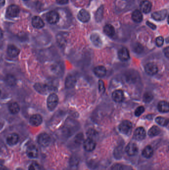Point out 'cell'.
Wrapping results in <instances>:
<instances>
[{"label":"cell","instance_id":"obj_1","mask_svg":"<svg viewBox=\"0 0 169 170\" xmlns=\"http://www.w3.org/2000/svg\"><path fill=\"white\" fill-rule=\"evenodd\" d=\"M132 123L128 120L122 121L119 126V131L125 135L129 134L132 130Z\"/></svg>","mask_w":169,"mask_h":170},{"label":"cell","instance_id":"obj_2","mask_svg":"<svg viewBox=\"0 0 169 170\" xmlns=\"http://www.w3.org/2000/svg\"><path fill=\"white\" fill-rule=\"evenodd\" d=\"M59 98L57 94L52 93L49 96L47 99V107L50 110H53L58 104Z\"/></svg>","mask_w":169,"mask_h":170},{"label":"cell","instance_id":"obj_3","mask_svg":"<svg viewBox=\"0 0 169 170\" xmlns=\"http://www.w3.org/2000/svg\"><path fill=\"white\" fill-rule=\"evenodd\" d=\"M37 141L39 144H40L41 146L43 147H47L51 143V139L47 133H42L39 135Z\"/></svg>","mask_w":169,"mask_h":170},{"label":"cell","instance_id":"obj_4","mask_svg":"<svg viewBox=\"0 0 169 170\" xmlns=\"http://www.w3.org/2000/svg\"><path fill=\"white\" fill-rule=\"evenodd\" d=\"M20 13V9L19 6L16 5H11L8 7L7 10V15L9 17H16L19 16Z\"/></svg>","mask_w":169,"mask_h":170},{"label":"cell","instance_id":"obj_5","mask_svg":"<svg viewBox=\"0 0 169 170\" xmlns=\"http://www.w3.org/2000/svg\"><path fill=\"white\" fill-rule=\"evenodd\" d=\"M60 17L57 11H50L47 14L46 16V20L47 22L50 24H55L59 20Z\"/></svg>","mask_w":169,"mask_h":170},{"label":"cell","instance_id":"obj_6","mask_svg":"<svg viewBox=\"0 0 169 170\" xmlns=\"http://www.w3.org/2000/svg\"><path fill=\"white\" fill-rule=\"evenodd\" d=\"M138 148L137 145L134 143H128L125 148V152L129 156H135L137 154Z\"/></svg>","mask_w":169,"mask_h":170},{"label":"cell","instance_id":"obj_7","mask_svg":"<svg viewBox=\"0 0 169 170\" xmlns=\"http://www.w3.org/2000/svg\"><path fill=\"white\" fill-rule=\"evenodd\" d=\"M146 137V131L143 127H138L136 129L134 135V138L137 141L143 140Z\"/></svg>","mask_w":169,"mask_h":170},{"label":"cell","instance_id":"obj_8","mask_svg":"<svg viewBox=\"0 0 169 170\" xmlns=\"http://www.w3.org/2000/svg\"><path fill=\"white\" fill-rule=\"evenodd\" d=\"M26 154L30 158H36L38 156V150L34 145H30L26 149Z\"/></svg>","mask_w":169,"mask_h":170},{"label":"cell","instance_id":"obj_9","mask_svg":"<svg viewBox=\"0 0 169 170\" xmlns=\"http://www.w3.org/2000/svg\"><path fill=\"white\" fill-rule=\"evenodd\" d=\"M145 71L147 74L153 76L158 73V67L154 63H148L145 65Z\"/></svg>","mask_w":169,"mask_h":170},{"label":"cell","instance_id":"obj_10","mask_svg":"<svg viewBox=\"0 0 169 170\" xmlns=\"http://www.w3.org/2000/svg\"><path fill=\"white\" fill-rule=\"evenodd\" d=\"M96 147V143L92 138H88L84 141L83 147L86 151L88 152L92 151Z\"/></svg>","mask_w":169,"mask_h":170},{"label":"cell","instance_id":"obj_11","mask_svg":"<svg viewBox=\"0 0 169 170\" xmlns=\"http://www.w3.org/2000/svg\"><path fill=\"white\" fill-rule=\"evenodd\" d=\"M77 17L81 22L86 23L90 20V14L85 9H82L79 11L77 14Z\"/></svg>","mask_w":169,"mask_h":170},{"label":"cell","instance_id":"obj_12","mask_svg":"<svg viewBox=\"0 0 169 170\" xmlns=\"http://www.w3.org/2000/svg\"><path fill=\"white\" fill-rule=\"evenodd\" d=\"M118 57L122 61H126L130 58L129 51L125 47H122L118 52Z\"/></svg>","mask_w":169,"mask_h":170},{"label":"cell","instance_id":"obj_13","mask_svg":"<svg viewBox=\"0 0 169 170\" xmlns=\"http://www.w3.org/2000/svg\"><path fill=\"white\" fill-rule=\"evenodd\" d=\"M34 88L36 91L40 94H46L51 90L50 87L47 85L43 84L41 83H36L34 85Z\"/></svg>","mask_w":169,"mask_h":170},{"label":"cell","instance_id":"obj_14","mask_svg":"<svg viewBox=\"0 0 169 170\" xmlns=\"http://www.w3.org/2000/svg\"><path fill=\"white\" fill-rule=\"evenodd\" d=\"M167 15V11L166 10H163L160 11H155L153 13L152 17L155 20H164L166 17Z\"/></svg>","mask_w":169,"mask_h":170},{"label":"cell","instance_id":"obj_15","mask_svg":"<svg viewBox=\"0 0 169 170\" xmlns=\"http://www.w3.org/2000/svg\"><path fill=\"white\" fill-rule=\"evenodd\" d=\"M77 82V79L72 75H68L65 79V86L67 89H71L74 87Z\"/></svg>","mask_w":169,"mask_h":170},{"label":"cell","instance_id":"obj_16","mask_svg":"<svg viewBox=\"0 0 169 170\" xmlns=\"http://www.w3.org/2000/svg\"><path fill=\"white\" fill-rule=\"evenodd\" d=\"M32 24L36 29H41L44 26L45 23L41 17L38 16H35L32 19Z\"/></svg>","mask_w":169,"mask_h":170},{"label":"cell","instance_id":"obj_17","mask_svg":"<svg viewBox=\"0 0 169 170\" xmlns=\"http://www.w3.org/2000/svg\"><path fill=\"white\" fill-rule=\"evenodd\" d=\"M140 10L143 13L147 14L149 13L152 9V4L150 2L147 0H145L140 3Z\"/></svg>","mask_w":169,"mask_h":170},{"label":"cell","instance_id":"obj_18","mask_svg":"<svg viewBox=\"0 0 169 170\" xmlns=\"http://www.w3.org/2000/svg\"><path fill=\"white\" fill-rule=\"evenodd\" d=\"M19 136L17 133H11L7 138V142L10 146L17 144L19 142Z\"/></svg>","mask_w":169,"mask_h":170},{"label":"cell","instance_id":"obj_19","mask_svg":"<svg viewBox=\"0 0 169 170\" xmlns=\"http://www.w3.org/2000/svg\"><path fill=\"white\" fill-rule=\"evenodd\" d=\"M20 52V49L14 45H10L8 47V54L10 57H17L19 54Z\"/></svg>","mask_w":169,"mask_h":170},{"label":"cell","instance_id":"obj_20","mask_svg":"<svg viewBox=\"0 0 169 170\" xmlns=\"http://www.w3.org/2000/svg\"><path fill=\"white\" fill-rule=\"evenodd\" d=\"M94 74L99 78L104 77L106 75L107 70L106 68L103 66H97L93 70Z\"/></svg>","mask_w":169,"mask_h":170},{"label":"cell","instance_id":"obj_21","mask_svg":"<svg viewBox=\"0 0 169 170\" xmlns=\"http://www.w3.org/2000/svg\"><path fill=\"white\" fill-rule=\"evenodd\" d=\"M112 97L114 101H115L117 103L122 102L124 100V92L121 90L115 91L113 93Z\"/></svg>","mask_w":169,"mask_h":170},{"label":"cell","instance_id":"obj_22","mask_svg":"<svg viewBox=\"0 0 169 170\" xmlns=\"http://www.w3.org/2000/svg\"><path fill=\"white\" fill-rule=\"evenodd\" d=\"M29 122L32 125L39 126L41 124L42 117L39 114H34L30 117Z\"/></svg>","mask_w":169,"mask_h":170},{"label":"cell","instance_id":"obj_23","mask_svg":"<svg viewBox=\"0 0 169 170\" xmlns=\"http://www.w3.org/2000/svg\"><path fill=\"white\" fill-rule=\"evenodd\" d=\"M158 109L161 113H168L169 111V104L166 101H161L158 104Z\"/></svg>","mask_w":169,"mask_h":170},{"label":"cell","instance_id":"obj_24","mask_svg":"<svg viewBox=\"0 0 169 170\" xmlns=\"http://www.w3.org/2000/svg\"><path fill=\"white\" fill-rule=\"evenodd\" d=\"M153 149L152 148L151 146L148 145L142 151V154L143 157L148 159L153 156Z\"/></svg>","mask_w":169,"mask_h":170},{"label":"cell","instance_id":"obj_25","mask_svg":"<svg viewBox=\"0 0 169 170\" xmlns=\"http://www.w3.org/2000/svg\"><path fill=\"white\" fill-rule=\"evenodd\" d=\"M131 17L133 20L136 23H140L141 22L143 18L142 13L138 10H135V11H134V12L132 13Z\"/></svg>","mask_w":169,"mask_h":170},{"label":"cell","instance_id":"obj_26","mask_svg":"<svg viewBox=\"0 0 169 170\" xmlns=\"http://www.w3.org/2000/svg\"><path fill=\"white\" fill-rule=\"evenodd\" d=\"M104 33L109 36H113L115 33L114 27L111 24H107L104 27Z\"/></svg>","mask_w":169,"mask_h":170},{"label":"cell","instance_id":"obj_27","mask_svg":"<svg viewBox=\"0 0 169 170\" xmlns=\"http://www.w3.org/2000/svg\"><path fill=\"white\" fill-rule=\"evenodd\" d=\"M9 110L13 114H17L20 110V107L17 103L13 102L9 104Z\"/></svg>","mask_w":169,"mask_h":170},{"label":"cell","instance_id":"obj_28","mask_svg":"<svg viewBox=\"0 0 169 170\" xmlns=\"http://www.w3.org/2000/svg\"><path fill=\"white\" fill-rule=\"evenodd\" d=\"M160 129L157 126H152L148 131V135L150 137H153L158 135L160 133Z\"/></svg>","mask_w":169,"mask_h":170},{"label":"cell","instance_id":"obj_29","mask_svg":"<svg viewBox=\"0 0 169 170\" xmlns=\"http://www.w3.org/2000/svg\"><path fill=\"white\" fill-rule=\"evenodd\" d=\"M91 40L93 45L97 46H100L102 44L99 36L97 34H93L91 36Z\"/></svg>","mask_w":169,"mask_h":170},{"label":"cell","instance_id":"obj_30","mask_svg":"<svg viewBox=\"0 0 169 170\" xmlns=\"http://www.w3.org/2000/svg\"><path fill=\"white\" fill-rule=\"evenodd\" d=\"M122 155H123V147L122 145L117 146L114 150V157L116 159H119L122 157Z\"/></svg>","mask_w":169,"mask_h":170},{"label":"cell","instance_id":"obj_31","mask_svg":"<svg viewBox=\"0 0 169 170\" xmlns=\"http://www.w3.org/2000/svg\"><path fill=\"white\" fill-rule=\"evenodd\" d=\"M155 121L158 125L162 126H167L169 123V120L168 119H165L164 117H161V116L156 117L155 119Z\"/></svg>","mask_w":169,"mask_h":170},{"label":"cell","instance_id":"obj_32","mask_svg":"<svg viewBox=\"0 0 169 170\" xmlns=\"http://www.w3.org/2000/svg\"><path fill=\"white\" fill-rule=\"evenodd\" d=\"M153 95L150 93V92H146L144 94L143 97V100L144 102L146 103H148L152 101L153 99Z\"/></svg>","mask_w":169,"mask_h":170},{"label":"cell","instance_id":"obj_33","mask_svg":"<svg viewBox=\"0 0 169 170\" xmlns=\"http://www.w3.org/2000/svg\"><path fill=\"white\" fill-rule=\"evenodd\" d=\"M78 163H79V160L78 158L76 156H73L70 161V165L71 167L77 168L78 166Z\"/></svg>","mask_w":169,"mask_h":170},{"label":"cell","instance_id":"obj_34","mask_svg":"<svg viewBox=\"0 0 169 170\" xmlns=\"http://www.w3.org/2000/svg\"><path fill=\"white\" fill-rule=\"evenodd\" d=\"M6 82L10 86H14L16 84V79L12 75H8V77H7Z\"/></svg>","mask_w":169,"mask_h":170},{"label":"cell","instance_id":"obj_35","mask_svg":"<svg viewBox=\"0 0 169 170\" xmlns=\"http://www.w3.org/2000/svg\"><path fill=\"white\" fill-rule=\"evenodd\" d=\"M145 111V108L143 106H139L138 107H137V109L135 110V116H139L141 115L142 113H143Z\"/></svg>","mask_w":169,"mask_h":170},{"label":"cell","instance_id":"obj_36","mask_svg":"<svg viewBox=\"0 0 169 170\" xmlns=\"http://www.w3.org/2000/svg\"><path fill=\"white\" fill-rule=\"evenodd\" d=\"M134 51L136 53H140L143 51V47L140 44L137 43L134 46Z\"/></svg>","mask_w":169,"mask_h":170},{"label":"cell","instance_id":"obj_37","mask_svg":"<svg viewBox=\"0 0 169 170\" xmlns=\"http://www.w3.org/2000/svg\"><path fill=\"white\" fill-rule=\"evenodd\" d=\"M98 85H99V91L100 93L101 94H104V92L105 91V87L104 83L102 80L99 81Z\"/></svg>","mask_w":169,"mask_h":170},{"label":"cell","instance_id":"obj_38","mask_svg":"<svg viewBox=\"0 0 169 170\" xmlns=\"http://www.w3.org/2000/svg\"><path fill=\"white\" fill-rule=\"evenodd\" d=\"M83 135L82 133H80L75 136L74 141L75 143L80 144L83 142Z\"/></svg>","mask_w":169,"mask_h":170},{"label":"cell","instance_id":"obj_39","mask_svg":"<svg viewBox=\"0 0 169 170\" xmlns=\"http://www.w3.org/2000/svg\"><path fill=\"white\" fill-rule=\"evenodd\" d=\"M29 170H41V168L38 164L33 163L29 166Z\"/></svg>","mask_w":169,"mask_h":170},{"label":"cell","instance_id":"obj_40","mask_svg":"<svg viewBox=\"0 0 169 170\" xmlns=\"http://www.w3.org/2000/svg\"><path fill=\"white\" fill-rule=\"evenodd\" d=\"M164 39L162 36H159L156 39V43L158 47H161L163 45Z\"/></svg>","mask_w":169,"mask_h":170},{"label":"cell","instance_id":"obj_41","mask_svg":"<svg viewBox=\"0 0 169 170\" xmlns=\"http://www.w3.org/2000/svg\"><path fill=\"white\" fill-rule=\"evenodd\" d=\"M111 170H124V167L121 164H115L111 167Z\"/></svg>","mask_w":169,"mask_h":170},{"label":"cell","instance_id":"obj_42","mask_svg":"<svg viewBox=\"0 0 169 170\" xmlns=\"http://www.w3.org/2000/svg\"><path fill=\"white\" fill-rule=\"evenodd\" d=\"M163 52L165 56L168 58L169 57V47L167 46L164 49Z\"/></svg>","mask_w":169,"mask_h":170},{"label":"cell","instance_id":"obj_43","mask_svg":"<svg viewBox=\"0 0 169 170\" xmlns=\"http://www.w3.org/2000/svg\"><path fill=\"white\" fill-rule=\"evenodd\" d=\"M146 23L149 26V27L153 29H156V26H155V24H154L153 23H152L149 22H147Z\"/></svg>","mask_w":169,"mask_h":170},{"label":"cell","instance_id":"obj_44","mask_svg":"<svg viewBox=\"0 0 169 170\" xmlns=\"http://www.w3.org/2000/svg\"><path fill=\"white\" fill-rule=\"evenodd\" d=\"M68 0H57V3L59 4H66L68 3Z\"/></svg>","mask_w":169,"mask_h":170},{"label":"cell","instance_id":"obj_45","mask_svg":"<svg viewBox=\"0 0 169 170\" xmlns=\"http://www.w3.org/2000/svg\"><path fill=\"white\" fill-rule=\"evenodd\" d=\"M5 4V0H0V7L4 6Z\"/></svg>","mask_w":169,"mask_h":170},{"label":"cell","instance_id":"obj_46","mask_svg":"<svg viewBox=\"0 0 169 170\" xmlns=\"http://www.w3.org/2000/svg\"><path fill=\"white\" fill-rule=\"evenodd\" d=\"M0 170H10L7 167L4 166H0Z\"/></svg>","mask_w":169,"mask_h":170},{"label":"cell","instance_id":"obj_47","mask_svg":"<svg viewBox=\"0 0 169 170\" xmlns=\"http://www.w3.org/2000/svg\"><path fill=\"white\" fill-rule=\"evenodd\" d=\"M3 30L0 28V39H1L2 37H3Z\"/></svg>","mask_w":169,"mask_h":170},{"label":"cell","instance_id":"obj_48","mask_svg":"<svg viewBox=\"0 0 169 170\" xmlns=\"http://www.w3.org/2000/svg\"><path fill=\"white\" fill-rule=\"evenodd\" d=\"M16 170H24L23 169H21V168H17Z\"/></svg>","mask_w":169,"mask_h":170},{"label":"cell","instance_id":"obj_49","mask_svg":"<svg viewBox=\"0 0 169 170\" xmlns=\"http://www.w3.org/2000/svg\"><path fill=\"white\" fill-rule=\"evenodd\" d=\"M1 91L0 90V95H1Z\"/></svg>","mask_w":169,"mask_h":170},{"label":"cell","instance_id":"obj_50","mask_svg":"<svg viewBox=\"0 0 169 170\" xmlns=\"http://www.w3.org/2000/svg\"><path fill=\"white\" fill-rule=\"evenodd\" d=\"M23 1H29V0H23Z\"/></svg>","mask_w":169,"mask_h":170}]
</instances>
